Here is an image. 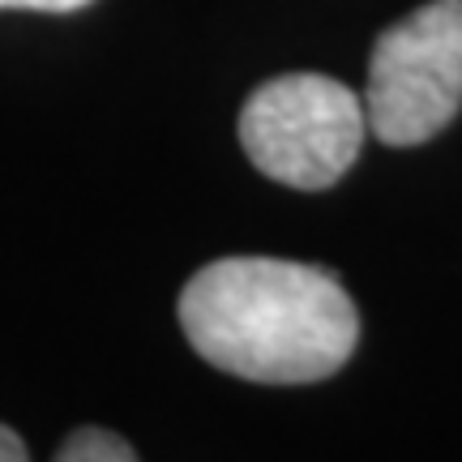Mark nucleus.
<instances>
[{"label": "nucleus", "mask_w": 462, "mask_h": 462, "mask_svg": "<svg viewBox=\"0 0 462 462\" xmlns=\"http://www.w3.org/2000/svg\"><path fill=\"white\" fill-rule=\"evenodd\" d=\"M180 330L206 364L262 385L334 377L360 343V313L321 265L223 257L180 291Z\"/></svg>", "instance_id": "f257e3e1"}, {"label": "nucleus", "mask_w": 462, "mask_h": 462, "mask_svg": "<svg viewBox=\"0 0 462 462\" xmlns=\"http://www.w3.org/2000/svg\"><path fill=\"white\" fill-rule=\"evenodd\" d=\"M368 112L356 90L326 73H287L257 86L240 112V146L262 176L321 193L360 159Z\"/></svg>", "instance_id": "f03ea898"}, {"label": "nucleus", "mask_w": 462, "mask_h": 462, "mask_svg": "<svg viewBox=\"0 0 462 462\" xmlns=\"http://www.w3.org/2000/svg\"><path fill=\"white\" fill-rule=\"evenodd\" d=\"M462 107V0H429L390 31L368 56L364 112L385 146L432 142Z\"/></svg>", "instance_id": "7ed1b4c3"}, {"label": "nucleus", "mask_w": 462, "mask_h": 462, "mask_svg": "<svg viewBox=\"0 0 462 462\" xmlns=\"http://www.w3.org/2000/svg\"><path fill=\"white\" fill-rule=\"evenodd\" d=\"M56 458L60 462H133L137 449L107 429H78L65 437V446L56 449Z\"/></svg>", "instance_id": "20e7f679"}, {"label": "nucleus", "mask_w": 462, "mask_h": 462, "mask_svg": "<svg viewBox=\"0 0 462 462\" xmlns=\"http://www.w3.org/2000/svg\"><path fill=\"white\" fill-rule=\"evenodd\" d=\"M90 0H0V9H34V14H73Z\"/></svg>", "instance_id": "39448f33"}, {"label": "nucleus", "mask_w": 462, "mask_h": 462, "mask_svg": "<svg viewBox=\"0 0 462 462\" xmlns=\"http://www.w3.org/2000/svg\"><path fill=\"white\" fill-rule=\"evenodd\" d=\"M26 458V446H22V437L14 429H5L0 424V462H22Z\"/></svg>", "instance_id": "423d86ee"}]
</instances>
